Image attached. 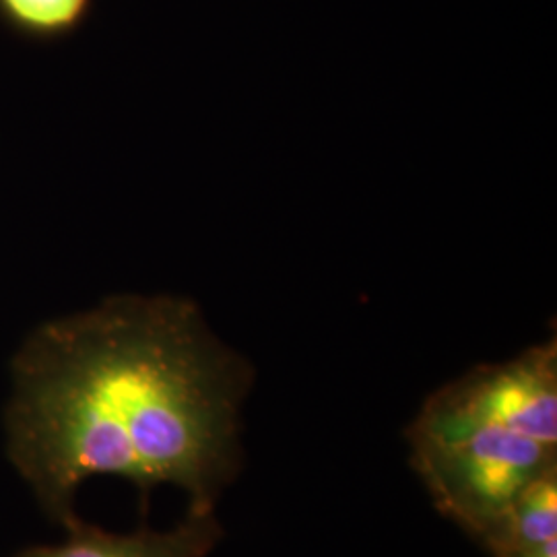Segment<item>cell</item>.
<instances>
[{"label":"cell","mask_w":557,"mask_h":557,"mask_svg":"<svg viewBox=\"0 0 557 557\" xmlns=\"http://www.w3.org/2000/svg\"><path fill=\"white\" fill-rule=\"evenodd\" d=\"M255 372L186 306L110 312L85 329L52 379L11 419L9 453L50 515L69 522L87 479L143 494L182 487L215 510L242 462V405Z\"/></svg>","instance_id":"1"},{"label":"cell","mask_w":557,"mask_h":557,"mask_svg":"<svg viewBox=\"0 0 557 557\" xmlns=\"http://www.w3.org/2000/svg\"><path fill=\"white\" fill-rule=\"evenodd\" d=\"M407 438L411 462L440 512L479 539L543 471L557 448L506 428L419 411Z\"/></svg>","instance_id":"2"},{"label":"cell","mask_w":557,"mask_h":557,"mask_svg":"<svg viewBox=\"0 0 557 557\" xmlns=\"http://www.w3.org/2000/svg\"><path fill=\"white\" fill-rule=\"evenodd\" d=\"M421 411L448 421L506 428L557 448L556 338L508 361L479 366L436 391Z\"/></svg>","instance_id":"3"},{"label":"cell","mask_w":557,"mask_h":557,"mask_svg":"<svg viewBox=\"0 0 557 557\" xmlns=\"http://www.w3.org/2000/svg\"><path fill=\"white\" fill-rule=\"evenodd\" d=\"M64 524L69 539L62 545L32 549L20 557H207L221 539L215 510L202 508H190L172 531L143 527L131 535H114L77 518Z\"/></svg>","instance_id":"4"},{"label":"cell","mask_w":557,"mask_h":557,"mask_svg":"<svg viewBox=\"0 0 557 557\" xmlns=\"http://www.w3.org/2000/svg\"><path fill=\"white\" fill-rule=\"evenodd\" d=\"M494 557H512L557 541V465L543 471L478 539Z\"/></svg>","instance_id":"5"},{"label":"cell","mask_w":557,"mask_h":557,"mask_svg":"<svg viewBox=\"0 0 557 557\" xmlns=\"http://www.w3.org/2000/svg\"><path fill=\"white\" fill-rule=\"evenodd\" d=\"M17 20L34 27H62L77 20L85 0H4Z\"/></svg>","instance_id":"6"},{"label":"cell","mask_w":557,"mask_h":557,"mask_svg":"<svg viewBox=\"0 0 557 557\" xmlns=\"http://www.w3.org/2000/svg\"><path fill=\"white\" fill-rule=\"evenodd\" d=\"M512 557H557V541H549V543H543L539 547L533 549H527L522 554H517Z\"/></svg>","instance_id":"7"}]
</instances>
